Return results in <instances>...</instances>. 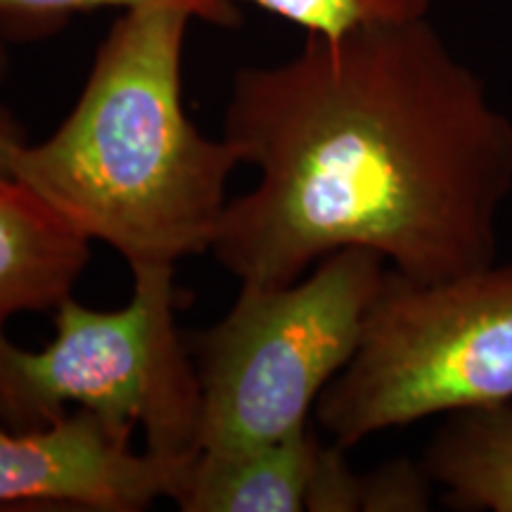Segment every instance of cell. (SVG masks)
<instances>
[{
	"label": "cell",
	"instance_id": "cell-1",
	"mask_svg": "<svg viewBox=\"0 0 512 512\" xmlns=\"http://www.w3.org/2000/svg\"><path fill=\"white\" fill-rule=\"evenodd\" d=\"M223 124L259 171L211 245L240 283H294L339 249L422 283L498 261L512 119L430 17L240 69Z\"/></svg>",
	"mask_w": 512,
	"mask_h": 512
},
{
	"label": "cell",
	"instance_id": "cell-2",
	"mask_svg": "<svg viewBox=\"0 0 512 512\" xmlns=\"http://www.w3.org/2000/svg\"><path fill=\"white\" fill-rule=\"evenodd\" d=\"M190 22L171 5L121 12L67 119L10 159L12 181L83 238L117 249L131 271L211 252L242 164L228 138L204 136L185 114Z\"/></svg>",
	"mask_w": 512,
	"mask_h": 512
},
{
	"label": "cell",
	"instance_id": "cell-3",
	"mask_svg": "<svg viewBox=\"0 0 512 512\" xmlns=\"http://www.w3.org/2000/svg\"><path fill=\"white\" fill-rule=\"evenodd\" d=\"M387 261L339 249L287 285H249L219 323L190 337L202 392L200 451H235L309 425L349 366Z\"/></svg>",
	"mask_w": 512,
	"mask_h": 512
},
{
	"label": "cell",
	"instance_id": "cell-4",
	"mask_svg": "<svg viewBox=\"0 0 512 512\" xmlns=\"http://www.w3.org/2000/svg\"><path fill=\"white\" fill-rule=\"evenodd\" d=\"M512 401V261L453 278L389 268L361 347L316 403L332 444Z\"/></svg>",
	"mask_w": 512,
	"mask_h": 512
},
{
	"label": "cell",
	"instance_id": "cell-5",
	"mask_svg": "<svg viewBox=\"0 0 512 512\" xmlns=\"http://www.w3.org/2000/svg\"><path fill=\"white\" fill-rule=\"evenodd\" d=\"M133 297L100 311L67 297L53 311L43 349L12 344L0 330V422L31 430L74 408L143 427L147 451L200 453L202 392L190 347L176 328L174 268H138Z\"/></svg>",
	"mask_w": 512,
	"mask_h": 512
},
{
	"label": "cell",
	"instance_id": "cell-6",
	"mask_svg": "<svg viewBox=\"0 0 512 512\" xmlns=\"http://www.w3.org/2000/svg\"><path fill=\"white\" fill-rule=\"evenodd\" d=\"M133 430L91 408H74L31 430L0 422V505L140 512L157 498L174 501L195 456L136 453Z\"/></svg>",
	"mask_w": 512,
	"mask_h": 512
},
{
	"label": "cell",
	"instance_id": "cell-7",
	"mask_svg": "<svg viewBox=\"0 0 512 512\" xmlns=\"http://www.w3.org/2000/svg\"><path fill=\"white\" fill-rule=\"evenodd\" d=\"M325 448L313 425L235 451H200L174 503L183 512L309 510Z\"/></svg>",
	"mask_w": 512,
	"mask_h": 512
},
{
	"label": "cell",
	"instance_id": "cell-8",
	"mask_svg": "<svg viewBox=\"0 0 512 512\" xmlns=\"http://www.w3.org/2000/svg\"><path fill=\"white\" fill-rule=\"evenodd\" d=\"M88 261L91 240L22 183L0 181V330L19 313L55 311Z\"/></svg>",
	"mask_w": 512,
	"mask_h": 512
},
{
	"label": "cell",
	"instance_id": "cell-9",
	"mask_svg": "<svg viewBox=\"0 0 512 512\" xmlns=\"http://www.w3.org/2000/svg\"><path fill=\"white\" fill-rule=\"evenodd\" d=\"M420 463L448 508L512 512V401L448 413Z\"/></svg>",
	"mask_w": 512,
	"mask_h": 512
},
{
	"label": "cell",
	"instance_id": "cell-10",
	"mask_svg": "<svg viewBox=\"0 0 512 512\" xmlns=\"http://www.w3.org/2000/svg\"><path fill=\"white\" fill-rule=\"evenodd\" d=\"M145 5H171L188 12L197 22L235 29L242 12L235 0H0V31L10 43L38 41L60 31L69 19L107 8L133 10Z\"/></svg>",
	"mask_w": 512,
	"mask_h": 512
},
{
	"label": "cell",
	"instance_id": "cell-11",
	"mask_svg": "<svg viewBox=\"0 0 512 512\" xmlns=\"http://www.w3.org/2000/svg\"><path fill=\"white\" fill-rule=\"evenodd\" d=\"M306 36L342 38L354 31L430 17L432 0H245Z\"/></svg>",
	"mask_w": 512,
	"mask_h": 512
},
{
	"label": "cell",
	"instance_id": "cell-12",
	"mask_svg": "<svg viewBox=\"0 0 512 512\" xmlns=\"http://www.w3.org/2000/svg\"><path fill=\"white\" fill-rule=\"evenodd\" d=\"M434 482L422 463L392 460L363 475L361 512H422L432 508Z\"/></svg>",
	"mask_w": 512,
	"mask_h": 512
},
{
	"label": "cell",
	"instance_id": "cell-13",
	"mask_svg": "<svg viewBox=\"0 0 512 512\" xmlns=\"http://www.w3.org/2000/svg\"><path fill=\"white\" fill-rule=\"evenodd\" d=\"M10 72V41L0 31V181H12L10 178V159L12 152L19 145L27 143L24 138V128L19 119L12 114L8 102L3 98V86L8 81Z\"/></svg>",
	"mask_w": 512,
	"mask_h": 512
}]
</instances>
